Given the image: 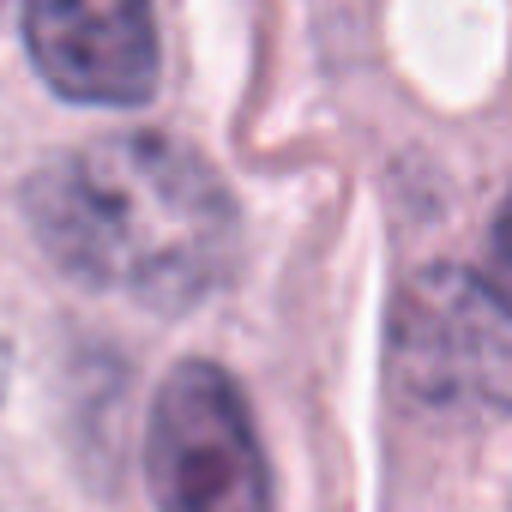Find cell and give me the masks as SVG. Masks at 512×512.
<instances>
[{"instance_id": "6da1fadb", "label": "cell", "mask_w": 512, "mask_h": 512, "mask_svg": "<svg viewBox=\"0 0 512 512\" xmlns=\"http://www.w3.org/2000/svg\"><path fill=\"white\" fill-rule=\"evenodd\" d=\"M49 260L157 314L199 308L235 266V199L211 163L163 133L97 139L25 187Z\"/></svg>"}, {"instance_id": "277c9868", "label": "cell", "mask_w": 512, "mask_h": 512, "mask_svg": "<svg viewBox=\"0 0 512 512\" xmlns=\"http://www.w3.org/2000/svg\"><path fill=\"white\" fill-rule=\"evenodd\" d=\"M25 43L37 73L97 109H133L157 91L151 0H25Z\"/></svg>"}, {"instance_id": "7a4b0ae2", "label": "cell", "mask_w": 512, "mask_h": 512, "mask_svg": "<svg viewBox=\"0 0 512 512\" xmlns=\"http://www.w3.org/2000/svg\"><path fill=\"white\" fill-rule=\"evenodd\" d=\"M392 374L416 410L506 416L512 410V308L458 266H428L392 314Z\"/></svg>"}, {"instance_id": "5b68a950", "label": "cell", "mask_w": 512, "mask_h": 512, "mask_svg": "<svg viewBox=\"0 0 512 512\" xmlns=\"http://www.w3.org/2000/svg\"><path fill=\"white\" fill-rule=\"evenodd\" d=\"M488 284L512 308V199L494 211V229H488Z\"/></svg>"}, {"instance_id": "3957f363", "label": "cell", "mask_w": 512, "mask_h": 512, "mask_svg": "<svg viewBox=\"0 0 512 512\" xmlns=\"http://www.w3.org/2000/svg\"><path fill=\"white\" fill-rule=\"evenodd\" d=\"M145 476L163 512H272L253 416L217 362H181L145 434Z\"/></svg>"}]
</instances>
